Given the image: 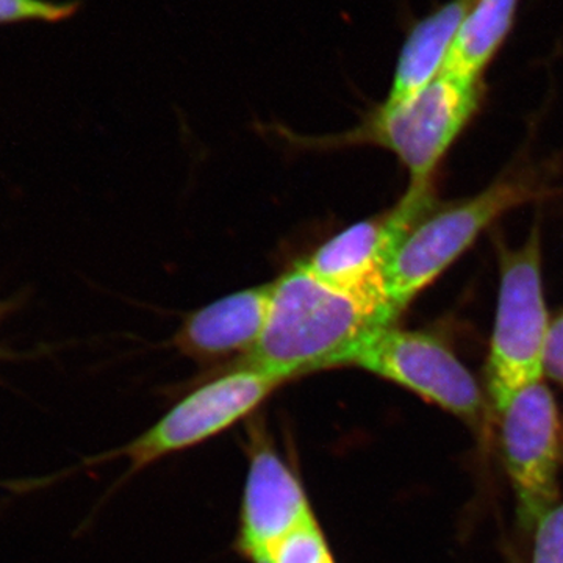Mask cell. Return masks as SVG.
Here are the masks:
<instances>
[{"instance_id":"cell-1","label":"cell","mask_w":563,"mask_h":563,"mask_svg":"<svg viewBox=\"0 0 563 563\" xmlns=\"http://www.w3.org/2000/svg\"><path fill=\"white\" fill-rule=\"evenodd\" d=\"M385 325L395 324L346 292L329 287L298 263L273 282L261 340L239 363L290 383L296 377L351 366L363 340Z\"/></svg>"},{"instance_id":"cell-2","label":"cell","mask_w":563,"mask_h":563,"mask_svg":"<svg viewBox=\"0 0 563 563\" xmlns=\"http://www.w3.org/2000/svg\"><path fill=\"white\" fill-rule=\"evenodd\" d=\"M539 231L517 251H504L501 287L488 357V391L501 413L518 393L542 383L548 335Z\"/></svg>"},{"instance_id":"cell-3","label":"cell","mask_w":563,"mask_h":563,"mask_svg":"<svg viewBox=\"0 0 563 563\" xmlns=\"http://www.w3.org/2000/svg\"><path fill=\"white\" fill-rule=\"evenodd\" d=\"M285 384L287 380L277 374L236 363L229 372L185 395L161 420L125 446L103 455L102 461L124 457L131 476L229 431L257 412Z\"/></svg>"},{"instance_id":"cell-4","label":"cell","mask_w":563,"mask_h":563,"mask_svg":"<svg viewBox=\"0 0 563 563\" xmlns=\"http://www.w3.org/2000/svg\"><path fill=\"white\" fill-rule=\"evenodd\" d=\"M483 98L481 80L440 74L424 90L398 106L383 103L369 120L335 143H373L398 155L410 187L431 185L433 169L473 117Z\"/></svg>"},{"instance_id":"cell-5","label":"cell","mask_w":563,"mask_h":563,"mask_svg":"<svg viewBox=\"0 0 563 563\" xmlns=\"http://www.w3.org/2000/svg\"><path fill=\"white\" fill-rule=\"evenodd\" d=\"M531 195L525 180L504 179L473 199L418 222L399 244L385 272L393 317L398 320L415 296L457 261L484 229Z\"/></svg>"},{"instance_id":"cell-6","label":"cell","mask_w":563,"mask_h":563,"mask_svg":"<svg viewBox=\"0 0 563 563\" xmlns=\"http://www.w3.org/2000/svg\"><path fill=\"white\" fill-rule=\"evenodd\" d=\"M431 185L410 187L395 209L357 222L322 244L303 263L317 279L346 292L395 324L388 302L387 272L393 254L418 222L432 213Z\"/></svg>"},{"instance_id":"cell-7","label":"cell","mask_w":563,"mask_h":563,"mask_svg":"<svg viewBox=\"0 0 563 563\" xmlns=\"http://www.w3.org/2000/svg\"><path fill=\"white\" fill-rule=\"evenodd\" d=\"M317 521L298 468L277 450L265 424L254 422L247 431L236 553L250 563H269L282 544Z\"/></svg>"},{"instance_id":"cell-8","label":"cell","mask_w":563,"mask_h":563,"mask_svg":"<svg viewBox=\"0 0 563 563\" xmlns=\"http://www.w3.org/2000/svg\"><path fill=\"white\" fill-rule=\"evenodd\" d=\"M351 366L401 385L465 420H476L483 407L472 373L429 333L396 325L376 329L355 351Z\"/></svg>"},{"instance_id":"cell-9","label":"cell","mask_w":563,"mask_h":563,"mask_svg":"<svg viewBox=\"0 0 563 563\" xmlns=\"http://www.w3.org/2000/svg\"><path fill=\"white\" fill-rule=\"evenodd\" d=\"M499 415L518 520L526 531H532L558 501V409L547 385L539 383L518 393Z\"/></svg>"},{"instance_id":"cell-10","label":"cell","mask_w":563,"mask_h":563,"mask_svg":"<svg viewBox=\"0 0 563 563\" xmlns=\"http://www.w3.org/2000/svg\"><path fill=\"white\" fill-rule=\"evenodd\" d=\"M273 282L232 292L185 318L174 344L181 354L199 363L239 357L257 346L272 303Z\"/></svg>"},{"instance_id":"cell-11","label":"cell","mask_w":563,"mask_h":563,"mask_svg":"<svg viewBox=\"0 0 563 563\" xmlns=\"http://www.w3.org/2000/svg\"><path fill=\"white\" fill-rule=\"evenodd\" d=\"M474 0H448L415 22L407 33L393 77L387 106H398L424 90L442 74Z\"/></svg>"},{"instance_id":"cell-12","label":"cell","mask_w":563,"mask_h":563,"mask_svg":"<svg viewBox=\"0 0 563 563\" xmlns=\"http://www.w3.org/2000/svg\"><path fill=\"white\" fill-rule=\"evenodd\" d=\"M520 3L521 0H474L442 74L466 81L481 80L512 33Z\"/></svg>"},{"instance_id":"cell-13","label":"cell","mask_w":563,"mask_h":563,"mask_svg":"<svg viewBox=\"0 0 563 563\" xmlns=\"http://www.w3.org/2000/svg\"><path fill=\"white\" fill-rule=\"evenodd\" d=\"M80 9L79 2H51V0H0V25L22 22L68 21Z\"/></svg>"},{"instance_id":"cell-14","label":"cell","mask_w":563,"mask_h":563,"mask_svg":"<svg viewBox=\"0 0 563 563\" xmlns=\"http://www.w3.org/2000/svg\"><path fill=\"white\" fill-rule=\"evenodd\" d=\"M269 563H336L320 521L295 533L282 544Z\"/></svg>"},{"instance_id":"cell-15","label":"cell","mask_w":563,"mask_h":563,"mask_svg":"<svg viewBox=\"0 0 563 563\" xmlns=\"http://www.w3.org/2000/svg\"><path fill=\"white\" fill-rule=\"evenodd\" d=\"M532 563H563V504L537 526Z\"/></svg>"},{"instance_id":"cell-16","label":"cell","mask_w":563,"mask_h":563,"mask_svg":"<svg viewBox=\"0 0 563 563\" xmlns=\"http://www.w3.org/2000/svg\"><path fill=\"white\" fill-rule=\"evenodd\" d=\"M544 373L563 384V314L553 322L548 335Z\"/></svg>"},{"instance_id":"cell-17","label":"cell","mask_w":563,"mask_h":563,"mask_svg":"<svg viewBox=\"0 0 563 563\" xmlns=\"http://www.w3.org/2000/svg\"><path fill=\"white\" fill-rule=\"evenodd\" d=\"M18 307L16 299H0V322L5 320L7 317Z\"/></svg>"}]
</instances>
